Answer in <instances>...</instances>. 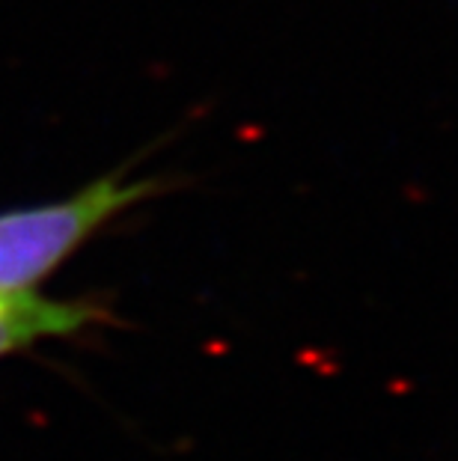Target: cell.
Instances as JSON below:
<instances>
[{
	"instance_id": "6da1fadb",
	"label": "cell",
	"mask_w": 458,
	"mask_h": 461,
	"mask_svg": "<svg viewBox=\"0 0 458 461\" xmlns=\"http://www.w3.org/2000/svg\"><path fill=\"white\" fill-rule=\"evenodd\" d=\"M158 191L152 179L107 173L63 200L0 212V298L33 295L95 232Z\"/></svg>"
},
{
	"instance_id": "7a4b0ae2",
	"label": "cell",
	"mask_w": 458,
	"mask_h": 461,
	"mask_svg": "<svg viewBox=\"0 0 458 461\" xmlns=\"http://www.w3.org/2000/svg\"><path fill=\"white\" fill-rule=\"evenodd\" d=\"M102 316L104 312L86 301H60L42 292L0 298V360L22 355L42 342L77 337Z\"/></svg>"
}]
</instances>
